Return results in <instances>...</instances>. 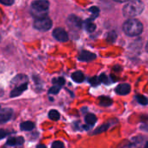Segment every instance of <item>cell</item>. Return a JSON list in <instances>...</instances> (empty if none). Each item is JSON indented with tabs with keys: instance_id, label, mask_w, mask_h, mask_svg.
<instances>
[{
	"instance_id": "cell-1",
	"label": "cell",
	"mask_w": 148,
	"mask_h": 148,
	"mask_svg": "<svg viewBox=\"0 0 148 148\" xmlns=\"http://www.w3.org/2000/svg\"><path fill=\"white\" fill-rule=\"evenodd\" d=\"M145 5L140 0H131L123 8V15L126 18H134L142 13Z\"/></svg>"
},
{
	"instance_id": "cell-2",
	"label": "cell",
	"mask_w": 148,
	"mask_h": 148,
	"mask_svg": "<svg viewBox=\"0 0 148 148\" xmlns=\"http://www.w3.org/2000/svg\"><path fill=\"white\" fill-rule=\"evenodd\" d=\"M123 31L127 36L135 37L141 34L143 32V25L138 19L130 18L124 23Z\"/></svg>"
},
{
	"instance_id": "cell-3",
	"label": "cell",
	"mask_w": 148,
	"mask_h": 148,
	"mask_svg": "<svg viewBox=\"0 0 148 148\" xmlns=\"http://www.w3.org/2000/svg\"><path fill=\"white\" fill-rule=\"evenodd\" d=\"M49 2L47 0H35L32 4V12L36 19L47 17V11L49 9Z\"/></svg>"
},
{
	"instance_id": "cell-4",
	"label": "cell",
	"mask_w": 148,
	"mask_h": 148,
	"mask_svg": "<svg viewBox=\"0 0 148 148\" xmlns=\"http://www.w3.org/2000/svg\"><path fill=\"white\" fill-rule=\"evenodd\" d=\"M51 26H52V21L48 17L35 19V21H34V27L38 31L45 32V31L50 30L51 28Z\"/></svg>"
},
{
	"instance_id": "cell-5",
	"label": "cell",
	"mask_w": 148,
	"mask_h": 148,
	"mask_svg": "<svg viewBox=\"0 0 148 148\" xmlns=\"http://www.w3.org/2000/svg\"><path fill=\"white\" fill-rule=\"evenodd\" d=\"M67 24H68V25H69L70 28L75 29V30H79L82 26V21H81V19L79 17L75 16V15H71V16L68 17Z\"/></svg>"
},
{
	"instance_id": "cell-6",
	"label": "cell",
	"mask_w": 148,
	"mask_h": 148,
	"mask_svg": "<svg viewBox=\"0 0 148 148\" xmlns=\"http://www.w3.org/2000/svg\"><path fill=\"white\" fill-rule=\"evenodd\" d=\"M52 35L55 39H57L58 41H60V42H66L69 39V36H68L67 32L62 28H56L53 31Z\"/></svg>"
},
{
	"instance_id": "cell-7",
	"label": "cell",
	"mask_w": 148,
	"mask_h": 148,
	"mask_svg": "<svg viewBox=\"0 0 148 148\" xmlns=\"http://www.w3.org/2000/svg\"><path fill=\"white\" fill-rule=\"evenodd\" d=\"M13 114V111L11 108H4L0 111V124L8 122Z\"/></svg>"
},
{
	"instance_id": "cell-8",
	"label": "cell",
	"mask_w": 148,
	"mask_h": 148,
	"mask_svg": "<svg viewBox=\"0 0 148 148\" xmlns=\"http://www.w3.org/2000/svg\"><path fill=\"white\" fill-rule=\"evenodd\" d=\"M97 58L96 54L91 52V51H82L79 57H78V59L79 61H83V62H90V61H92L94 60L95 58Z\"/></svg>"
},
{
	"instance_id": "cell-9",
	"label": "cell",
	"mask_w": 148,
	"mask_h": 148,
	"mask_svg": "<svg viewBox=\"0 0 148 148\" xmlns=\"http://www.w3.org/2000/svg\"><path fill=\"white\" fill-rule=\"evenodd\" d=\"M115 92L119 95H127L131 92V86L126 83L120 84L116 87Z\"/></svg>"
},
{
	"instance_id": "cell-10",
	"label": "cell",
	"mask_w": 148,
	"mask_h": 148,
	"mask_svg": "<svg viewBox=\"0 0 148 148\" xmlns=\"http://www.w3.org/2000/svg\"><path fill=\"white\" fill-rule=\"evenodd\" d=\"M27 88H28V83H25L21 86L15 87L11 92V97L13 98V97H18V96L21 95L25 90H27Z\"/></svg>"
},
{
	"instance_id": "cell-11",
	"label": "cell",
	"mask_w": 148,
	"mask_h": 148,
	"mask_svg": "<svg viewBox=\"0 0 148 148\" xmlns=\"http://www.w3.org/2000/svg\"><path fill=\"white\" fill-rule=\"evenodd\" d=\"M71 79L76 83H82L85 80V75L82 71H75L71 74Z\"/></svg>"
},
{
	"instance_id": "cell-12",
	"label": "cell",
	"mask_w": 148,
	"mask_h": 148,
	"mask_svg": "<svg viewBox=\"0 0 148 148\" xmlns=\"http://www.w3.org/2000/svg\"><path fill=\"white\" fill-rule=\"evenodd\" d=\"M24 142H25V139L23 137H12L7 140V144L9 145H23Z\"/></svg>"
},
{
	"instance_id": "cell-13",
	"label": "cell",
	"mask_w": 148,
	"mask_h": 148,
	"mask_svg": "<svg viewBox=\"0 0 148 148\" xmlns=\"http://www.w3.org/2000/svg\"><path fill=\"white\" fill-rule=\"evenodd\" d=\"M12 84L15 83V85L21 86V85H23V84H25V83H27V77H26L25 75H22V74H20V75L16 76V77L12 79Z\"/></svg>"
},
{
	"instance_id": "cell-14",
	"label": "cell",
	"mask_w": 148,
	"mask_h": 148,
	"mask_svg": "<svg viewBox=\"0 0 148 148\" xmlns=\"http://www.w3.org/2000/svg\"><path fill=\"white\" fill-rule=\"evenodd\" d=\"M35 127V124L32 121H25L20 124V129L23 131H32Z\"/></svg>"
},
{
	"instance_id": "cell-15",
	"label": "cell",
	"mask_w": 148,
	"mask_h": 148,
	"mask_svg": "<svg viewBox=\"0 0 148 148\" xmlns=\"http://www.w3.org/2000/svg\"><path fill=\"white\" fill-rule=\"evenodd\" d=\"M99 105L101 106H110L112 104V100L109 97L102 96V97H99Z\"/></svg>"
},
{
	"instance_id": "cell-16",
	"label": "cell",
	"mask_w": 148,
	"mask_h": 148,
	"mask_svg": "<svg viewBox=\"0 0 148 148\" xmlns=\"http://www.w3.org/2000/svg\"><path fill=\"white\" fill-rule=\"evenodd\" d=\"M85 29L88 32H93L96 30V25L94 23H92L91 20L87 19L85 22Z\"/></svg>"
},
{
	"instance_id": "cell-17",
	"label": "cell",
	"mask_w": 148,
	"mask_h": 148,
	"mask_svg": "<svg viewBox=\"0 0 148 148\" xmlns=\"http://www.w3.org/2000/svg\"><path fill=\"white\" fill-rule=\"evenodd\" d=\"M86 122L89 125H93L97 122V117L94 114H92V113H88L86 116Z\"/></svg>"
},
{
	"instance_id": "cell-18",
	"label": "cell",
	"mask_w": 148,
	"mask_h": 148,
	"mask_svg": "<svg viewBox=\"0 0 148 148\" xmlns=\"http://www.w3.org/2000/svg\"><path fill=\"white\" fill-rule=\"evenodd\" d=\"M110 125H111V124L110 123H106V124H104V125H102L101 126H99V128H97L93 132H92V134L93 135H96V134H99V133H102V132H106L109 127H110Z\"/></svg>"
},
{
	"instance_id": "cell-19",
	"label": "cell",
	"mask_w": 148,
	"mask_h": 148,
	"mask_svg": "<svg viewBox=\"0 0 148 148\" xmlns=\"http://www.w3.org/2000/svg\"><path fill=\"white\" fill-rule=\"evenodd\" d=\"M48 116L51 120H54V121H57V120H58L60 119V114L57 110H51L49 112Z\"/></svg>"
},
{
	"instance_id": "cell-20",
	"label": "cell",
	"mask_w": 148,
	"mask_h": 148,
	"mask_svg": "<svg viewBox=\"0 0 148 148\" xmlns=\"http://www.w3.org/2000/svg\"><path fill=\"white\" fill-rule=\"evenodd\" d=\"M136 99H137L138 103L142 105V106H147L148 105V99L144 95H137Z\"/></svg>"
},
{
	"instance_id": "cell-21",
	"label": "cell",
	"mask_w": 148,
	"mask_h": 148,
	"mask_svg": "<svg viewBox=\"0 0 148 148\" xmlns=\"http://www.w3.org/2000/svg\"><path fill=\"white\" fill-rule=\"evenodd\" d=\"M64 82H65V80H64V79L62 78V77H59V78H57V79H52L53 85H55V86H59V87H62V86L64 85Z\"/></svg>"
},
{
	"instance_id": "cell-22",
	"label": "cell",
	"mask_w": 148,
	"mask_h": 148,
	"mask_svg": "<svg viewBox=\"0 0 148 148\" xmlns=\"http://www.w3.org/2000/svg\"><path fill=\"white\" fill-rule=\"evenodd\" d=\"M89 11L93 14V16H92V18H89V20H93L98 15H99V9L98 8V7H95V6H93V7H92V8H90L89 9Z\"/></svg>"
},
{
	"instance_id": "cell-23",
	"label": "cell",
	"mask_w": 148,
	"mask_h": 148,
	"mask_svg": "<svg viewBox=\"0 0 148 148\" xmlns=\"http://www.w3.org/2000/svg\"><path fill=\"white\" fill-rule=\"evenodd\" d=\"M99 79L100 83H103V84H106V85H108V84L110 83V81H109V78L106 75L105 73L100 74V76L99 77Z\"/></svg>"
},
{
	"instance_id": "cell-24",
	"label": "cell",
	"mask_w": 148,
	"mask_h": 148,
	"mask_svg": "<svg viewBox=\"0 0 148 148\" xmlns=\"http://www.w3.org/2000/svg\"><path fill=\"white\" fill-rule=\"evenodd\" d=\"M116 38H117V34L114 32H111L107 35V38L106 39H107V41L109 43H113L116 40Z\"/></svg>"
},
{
	"instance_id": "cell-25",
	"label": "cell",
	"mask_w": 148,
	"mask_h": 148,
	"mask_svg": "<svg viewBox=\"0 0 148 148\" xmlns=\"http://www.w3.org/2000/svg\"><path fill=\"white\" fill-rule=\"evenodd\" d=\"M89 83L92 86H97L100 84V81H99V77H92V78H90L89 79Z\"/></svg>"
},
{
	"instance_id": "cell-26",
	"label": "cell",
	"mask_w": 148,
	"mask_h": 148,
	"mask_svg": "<svg viewBox=\"0 0 148 148\" xmlns=\"http://www.w3.org/2000/svg\"><path fill=\"white\" fill-rule=\"evenodd\" d=\"M60 89H61V87L57 86H52V87L50 88L49 93H50V94H58V93L59 92Z\"/></svg>"
},
{
	"instance_id": "cell-27",
	"label": "cell",
	"mask_w": 148,
	"mask_h": 148,
	"mask_svg": "<svg viewBox=\"0 0 148 148\" xmlns=\"http://www.w3.org/2000/svg\"><path fill=\"white\" fill-rule=\"evenodd\" d=\"M51 148H64V144L61 141H55L52 143Z\"/></svg>"
},
{
	"instance_id": "cell-28",
	"label": "cell",
	"mask_w": 148,
	"mask_h": 148,
	"mask_svg": "<svg viewBox=\"0 0 148 148\" xmlns=\"http://www.w3.org/2000/svg\"><path fill=\"white\" fill-rule=\"evenodd\" d=\"M132 145V144H131L130 142L125 141V142L121 143V144L118 146V148H131Z\"/></svg>"
},
{
	"instance_id": "cell-29",
	"label": "cell",
	"mask_w": 148,
	"mask_h": 148,
	"mask_svg": "<svg viewBox=\"0 0 148 148\" xmlns=\"http://www.w3.org/2000/svg\"><path fill=\"white\" fill-rule=\"evenodd\" d=\"M0 3L5 5H12L14 3V0H0Z\"/></svg>"
},
{
	"instance_id": "cell-30",
	"label": "cell",
	"mask_w": 148,
	"mask_h": 148,
	"mask_svg": "<svg viewBox=\"0 0 148 148\" xmlns=\"http://www.w3.org/2000/svg\"><path fill=\"white\" fill-rule=\"evenodd\" d=\"M8 134H9V133H8L7 131L3 130V129H0V139H2V138H5Z\"/></svg>"
},
{
	"instance_id": "cell-31",
	"label": "cell",
	"mask_w": 148,
	"mask_h": 148,
	"mask_svg": "<svg viewBox=\"0 0 148 148\" xmlns=\"http://www.w3.org/2000/svg\"><path fill=\"white\" fill-rule=\"evenodd\" d=\"M116 2H119V3H124V2H127L129 0H114Z\"/></svg>"
},
{
	"instance_id": "cell-32",
	"label": "cell",
	"mask_w": 148,
	"mask_h": 148,
	"mask_svg": "<svg viewBox=\"0 0 148 148\" xmlns=\"http://www.w3.org/2000/svg\"><path fill=\"white\" fill-rule=\"evenodd\" d=\"M37 148H47L45 145H38Z\"/></svg>"
},
{
	"instance_id": "cell-33",
	"label": "cell",
	"mask_w": 148,
	"mask_h": 148,
	"mask_svg": "<svg viewBox=\"0 0 148 148\" xmlns=\"http://www.w3.org/2000/svg\"><path fill=\"white\" fill-rule=\"evenodd\" d=\"M4 95V90L0 87V96H3Z\"/></svg>"
},
{
	"instance_id": "cell-34",
	"label": "cell",
	"mask_w": 148,
	"mask_h": 148,
	"mask_svg": "<svg viewBox=\"0 0 148 148\" xmlns=\"http://www.w3.org/2000/svg\"><path fill=\"white\" fill-rule=\"evenodd\" d=\"M145 50H146V51L148 52V42H147V44H146V46H145Z\"/></svg>"
},
{
	"instance_id": "cell-35",
	"label": "cell",
	"mask_w": 148,
	"mask_h": 148,
	"mask_svg": "<svg viewBox=\"0 0 148 148\" xmlns=\"http://www.w3.org/2000/svg\"><path fill=\"white\" fill-rule=\"evenodd\" d=\"M145 148H148V142L145 144Z\"/></svg>"
}]
</instances>
